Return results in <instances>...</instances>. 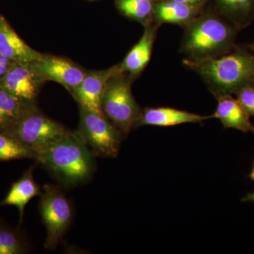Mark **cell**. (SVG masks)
Segmentation results:
<instances>
[{"label":"cell","instance_id":"8fae6325","mask_svg":"<svg viewBox=\"0 0 254 254\" xmlns=\"http://www.w3.org/2000/svg\"><path fill=\"white\" fill-rule=\"evenodd\" d=\"M158 24V23L156 25H145L141 39L128 52L123 63L118 64L120 72L129 75L133 79L143 71L149 63Z\"/></svg>","mask_w":254,"mask_h":254},{"label":"cell","instance_id":"603a6c76","mask_svg":"<svg viewBox=\"0 0 254 254\" xmlns=\"http://www.w3.org/2000/svg\"><path fill=\"white\" fill-rule=\"evenodd\" d=\"M12 63V61L6 58L4 55L0 54V80L4 77Z\"/></svg>","mask_w":254,"mask_h":254},{"label":"cell","instance_id":"d4e9b609","mask_svg":"<svg viewBox=\"0 0 254 254\" xmlns=\"http://www.w3.org/2000/svg\"><path fill=\"white\" fill-rule=\"evenodd\" d=\"M242 202H254V190L242 198Z\"/></svg>","mask_w":254,"mask_h":254},{"label":"cell","instance_id":"cb8c5ba5","mask_svg":"<svg viewBox=\"0 0 254 254\" xmlns=\"http://www.w3.org/2000/svg\"><path fill=\"white\" fill-rule=\"evenodd\" d=\"M170 1H176V2L182 3V4L199 5L205 0H170Z\"/></svg>","mask_w":254,"mask_h":254},{"label":"cell","instance_id":"4316f807","mask_svg":"<svg viewBox=\"0 0 254 254\" xmlns=\"http://www.w3.org/2000/svg\"><path fill=\"white\" fill-rule=\"evenodd\" d=\"M247 48L254 53V41L252 42L250 44H249L248 46H247Z\"/></svg>","mask_w":254,"mask_h":254},{"label":"cell","instance_id":"d6986e66","mask_svg":"<svg viewBox=\"0 0 254 254\" xmlns=\"http://www.w3.org/2000/svg\"><path fill=\"white\" fill-rule=\"evenodd\" d=\"M117 6L127 17L145 25L154 14L153 0H117Z\"/></svg>","mask_w":254,"mask_h":254},{"label":"cell","instance_id":"4fadbf2b","mask_svg":"<svg viewBox=\"0 0 254 254\" xmlns=\"http://www.w3.org/2000/svg\"><path fill=\"white\" fill-rule=\"evenodd\" d=\"M0 54L20 64H29L41 57V53L28 46L2 16H0Z\"/></svg>","mask_w":254,"mask_h":254},{"label":"cell","instance_id":"8992f818","mask_svg":"<svg viewBox=\"0 0 254 254\" xmlns=\"http://www.w3.org/2000/svg\"><path fill=\"white\" fill-rule=\"evenodd\" d=\"M39 208L47 232L45 247L55 250L72 221L71 203L59 187L48 184L41 191Z\"/></svg>","mask_w":254,"mask_h":254},{"label":"cell","instance_id":"7a4b0ae2","mask_svg":"<svg viewBox=\"0 0 254 254\" xmlns=\"http://www.w3.org/2000/svg\"><path fill=\"white\" fill-rule=\"evenodd\" d=\"M95 155L78 131H68L54 144L37 153L35 160L65 186L89 181L95 170Z\"/></svg>","mask_w":254,"mask_h":254},{"label":"cell","instance_id":"6da1fadb","mask_svg":"<svg viewBox=\"0 0 254 254\" xmlns=\"http://www.w3.org/2000/svg\"><path fill=\"white\" fill-rule=\"evenodd\" d=\"M183 63L201 76L216 98L254 85V53L247 47L236 46L217 58H190Z\"/></svg>","mask_w":254,"mask_h":254},{"label":"cell","instance_id":"5b68a950","mask_svg":"<svg viewBox=\"0 0 254 254\" xmlns=\"http://www.w3.org/2000/svg\"><path fill=\"white\" fill-rule=\"evenodd\" d=\"M68 131L66 127L47 117L36 106L4 133L27 147L36 155L59 141Z\"/></svg>","mask_w":254,"mask_h":254},{"label":"cell","instance_id":"30bf717a","mask_svg":"<svg viewBox=\"0 0 254 254\" xmlns=\"http://www.w3.org/2000/svg\"><path fill=\"white\" fill-rule=\"evenodd\" d=\"M41 83L32 71L29 64L13 62L0 80V86L23 102L36 104Z\"/></svg>","mask_w":254,"mask_h":254},{"label":"cell","instance_id":"5bb4252c","mask_svg":"<svg viewBox=\"0 0 254 254\" xmlns=\"http://www.w3.org/2000/svg\"><path fill=\"white\" fill-rule=\"evenodd\" d=\"M212 118L171 108H147L142 111L136 127H173L187 123H200Z\"/></svg>","mask_w":254,"mask_h":254},{"label":"cell","instance_id":"7c38bea8","mask_svg":"<svg viewBox=\"0 0 254 254\" xmlns=\"http://www.w3.org/2000/svg\"><path fill=\"white\" fill-rule=\"evenodd\" d=\"M217 99L218 105L212 118L220 120L225 128L254 134V125L251 122L250 115L240 100L232 95H222Z\"/></svg>","mask_w":254,"mask_h":254},{"label":"cell","instance_id":"7402d4cb","mask_svg":"<svg viewBox=\"0 0 254 254\" xmlns=\"http://www.w3.org/2000/svg\"><path fill=\"white\" fill-rule=\"evenodd\" d=\"M237 98L245 107L251 117H254V85L241 88L235 93Z\"/></svg>","mask_w":254,"mask_h":254},{"label":"cell","instance_id":"9c48e42d","mask_svg":"<svg viewBox=\"0 0 254 254\" xmlns=\"http://www.w3.org/2000/svg\"><path fill=\"white\" fill-rule=\"evenodd\" d=\"M118 64L102 71H87L85 77L70 92L79 108L104 115L102 100L109 78L118 71Z\"/></svg>","mask_w":254,"mask_h":254},{"label":"cell","instance_id":"ac0fdd59","mask_svg":"<svg viewBox=\"0 0 254 254\" xmlns=\"http://www.w3.org/2000/svg\"><path fill=\"white\" fill-rule=\"evenodd\" d=\"M217 2L239 29L250 24L254 18V0H217Z\"/></svg>","mask_w":254,"mask_h":254},{"label":"cell","instance_id":"277c9868","mask_svg":"<svg viewBox=\"0 0 254 254\" xmlns=\"http://www.w3.org/2000/svg\"><path fill=\"white\" fill-rule=\"evenodd\" d=\"M132 79L129 75L120 72L118 68L108 80L102 100L105 116L124 136L135 128L143 111L132 95Z\"/></svg>","mask_w":254,"mask_h":254},{"label":"cell","instance_id":"3957f363","mask_svg":"<svg viewBox=\"0 0 254 254\" xmlns=\"http://www.w3.org/2000/svg\"><path fill=\"white\" fill-rule=\"evenodd\" d=\"M239 28L211 14L192 20L184 36L182 50L191 59L217 58L236 47Z\"/></svg>","mask_w":254,"mask_h":254},{"label":"cell","instance_id":"9a60e30c","mask_svg":"<svg viewBox=\"0 0 254 254\" xmlns=\"http://www.w3.org/2000/svg\"><path fill=\"white\" fill-rule=\"evenodd\" d=\"M33 168H30L18 181L14 182L0 206L13 205L17 208L20 222H22L26 205L32 198L41 195V190L33 178Z\"/></svg>","mask_w":254,"mask_h":254},{"label":"cell","instance_id":"ffe728a7","mask_svg":"<svg viewBox=\"0 0 254 254\" xmlns=\"http://www.w3.org/2000/svg\"><path fill=\"white\" fill-rule=\"evenodd\" d=\"M35 159L36 154L12 136L0 131V161Z\"/></svg>","mask_w":254,"mask_h":254},{"label":"cell","instance_id":"484cf974","mask_svg":"<svg viewBox=\"0 0 254 254\" xmlns=\"http://www.w3.org/2000/svg\"><path fill=\"white\" fill-rule=\"evenodd\" d=\"M249 178H250L252 181L254 182V159L253 165H252V170H251L250 175H249Z\"/></svg>","mask_w":254,"mask_h":254},{"label":"cell","instance_id":"52a82bcc","mask_svg":"<svg viewBox=\"0 0 254 254\" xmlns=\"http://www.w3.org/2000/svg\"><path fill=\"white\" fill-rule=\"evenodd\" d=\"M77 131L95 156L115 158L120 151L124 135L105 115L79 108Z\"/></svg>","mask_w":254,"mask_h":254},{"label":"cell","instance_id":"2e32d148","mask_svg":"<svg viewBox=\"0 0 254 254\" xmlns=\"http://www.w3.org/2000/svg\"><path fill=\"white\" fill-rule=\"evenodd\" d=\"M36 104L23 102L0 86V131L11 129Z\"/></svg>","mask_w":254,"mask_h":254},{"label":"cell","instance_id":"e0dca14e","mask_svg":"<svg viewBox=\"0 0 254 254\" xmlns=\"http://www.w3.org/2000/svg\"><path fill=\"white\" fill-rule=\"evenodd\" d=\"M198 6L165 0L155 4L153 15L160 23L188 24L198 12Z\"/></svg>","mask_w":254,"mask_h":254},{"label":"cell","instance_id":"44dd1931","mask_svg":"<svg viewBox=\"0 0 254 254\" xmlns=\"http://www.w3.org/2000/svg\"><path fill=\"white\" fill-rule=\"evenodd\" d=\"M27 252V244L19 234L0 226V254H23Z\"/></svg>","mask_w":254,"mask_h":254},{"label":"cell","instance_id":"ba28073f","mask_svg":"<svg viewBox=\"0 0 254 254\" xmlns=\"http://www.w3.org/2000/svg\"><path fill=\"white\" fill-rule=\"evenodd\" d=\"M29 65L42 83L45 81L56 82L69 92L81 83L87 73L77 64L55 55L42 54L39 59Z\"/></svg>","mask_w":254,"mask_h":254}]
</instances>
